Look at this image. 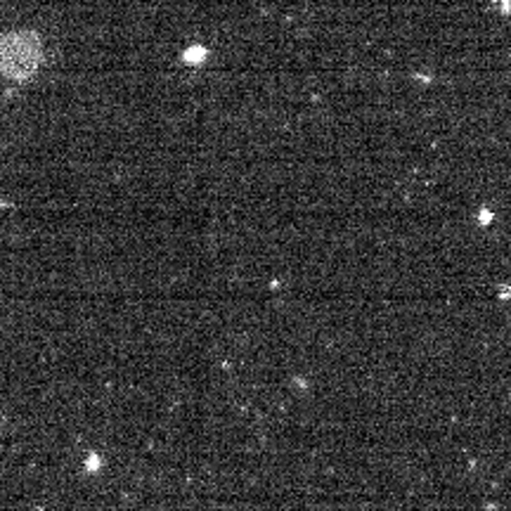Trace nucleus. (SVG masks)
Listing matches in <instances>:
<instances>
[{"instance_id": "obj_1", "label": "nucleus", "mask_w": 511, "mask_h": 511, "mask_svg": "<svg viewBox=\"0 0 511 511\" xmlns=\"http://www.w3.org/2000/svg\"><path fill=\"white\" fill-rule=\"evenodd\" d=\"M41 55V38L36 33H10L0 41V74L12 81H26L38 71Z\"/></svg>"}]
</instances>
